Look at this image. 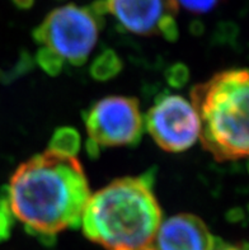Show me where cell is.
I'll use <instances>...</instances> for the list:
<instances>
[{"label": "cell", "mask_w": 249, "mask_h": 250, "mask_svg": "<svg viewBox=\"0 0 249 250\" xmlns=\"http://www.w3.org/2000/svg\"><path fill=\"white\" fill-rule=\"evenodd\" d=\"M5 193L14 219L45 240L80 226L91 194L79 160L50 149L19 165Z\"/></svg>", "instance_id": "6da1fadb"}, {"label": "cell", "mask_w": 249, "mask_h": 250, "mask_svg": "<svg viewBox=\"0 0 249 250\" xmlns=\"http://www.w3.org/2000/svg\"><path fill=\"white\" fill-rule=\"evenodd\" d=\"M153 182L149 171L116 179L91 194L80 220L85 236L106 250L150 247L163 219Z\"/></svg>", "instance_id": "7a4b0ae2"}, {"label": "cell", "mask_w": 249, "mask_h": 250, "mask_svg": "<svg viewBox=\"0 0 249 250\" xmlns=\"http://www.w3.org/2000/svg\"><path fill=\"white\" fill-rule=\"evenodd\" d=\"M248 94L246 69L220 71L191 90L199 139L218 162L239 160L248 154Z\"/></svg>", "instance_id": "3957f363"}, {"label": "cell", "mask_w": 249, "mask_h": 250, "mask_svg": "<svg viewBox=\"0 0 249 250\" xmlns=\"http://www.w3.org/2000/svg\"><path fill=\"white\" fill-rule=\"evenodd\" d=\"M99 19L89 8L68 4L48 13L33 31V38L63 62L79 66L97 44Z\"/></svg>", "instance_id": "277c9868"}, {"label": "cell", "mask_w": 249, "mask_h": 250, "mask_svg": "<svg viewBox=\"0 0 249 250\" xmlns=\"http://www.w3.org/2000/svg\"><path fill=\"white\" fill-rule=\"evenodd\" d=\"M84 121L89 136L87 147L94 154L102 146L135 145L144 127L139 102L122 95L95 102L85 113Z\"/></svg>", "instance_id": "5b68a950"}, {"label": "cell", "mask_w": 249, "mask_h": 250, "mask_svg": "<svg viewBox=\"0 0 249 250\" xmlns=\"http://www.w3.org/2000/svg\"><path fill=\"white\" fill-rule=\"evenodd\" d=\"M145 126L157 145L168 152L186 151L200 135L192 103L177 94H164L157 99L146 113Z\"/></svg>", "instance_id": "8992f818"}, {"label": "cell", "mask_w": 249, "mask_h": 250, "mask_svg": "<svg viewBox=\"0 0 249 250\" xmlns=\"http://www.w3.org/2000/svg\"><path fill=\"white\" fill-rule=\"evenodd\" d=\"M107 13L121 27L135 35L163 36L167 41L178 38L174 16L178 12L176 0H104Z\"/></svg>", "instance_id": "52a82bcc"}, {"label": "cell", "mask_w": 249, "mask_h": 250, "mask_svg": "<svg viewBox=\"0 0 249 250\" xmlns=\"http://www.w3.org/2000/svg\"><path fill=\"white\" fill-rule=\"evenodd\" d=\"M216 239L205 222L192 213H180L161 221L155 250H212Z\"/></svg>", "instance_id": "ba28073f"}, {"label": "cell", "mask_w": 249, "mask_h": 250, "mask_svg": "<svg viewBox=\"0 0 249 250\" xmlns=\"http://www.w3.org/2000/svg\"><path fill=\"white\" fill-rule=\"evenodd\" d=\"M122 70V61L112 50H106L95 57L91 65V75L95 80L106 82L117 75Z\"/></svg>", "instance_id": "9c48e42d"}, {"label": "cell", "mask_w": 249, "mask_h": 250, "mask_svg": "<svg viewBox=\"0 0 249 250\" xmlns=\"http://www.w3.org/2000/svg\"><path fill=\"white\" fill-rule=\"evenodd\" d=\"M80 149V136L71 127H61L54 132L50 141V150L69 156H75Z\"/></svg>", "instance_id": "30bf717a"}, {"label": "cell", "mask_w": 249, "mask_h": 250, "mask_svg": "<svg viewBox=\"0 0 249 250\" xmlns=\"http://www.w3.org/2000/svg\"><path fill=\"white\" fill-rule=\"evenodd\" d=\"M36 60H37L38 65L50 75H57L61 73V70L64 67V62L54 55L51 51L46 50V48L41 47L40 51L36 55Z\"/></svg>", "instance_id": "8fae6325"}, {"label": "cell", "mask_w": 249, "mask_h": 250, "mask_svg": "<svg viewBox=\"0 0 249 250\" xmlns=\"http://www.w3.org/2000/svg\"><path fill=\"white\" fill-rule=\"evenodd\" d=\"M13 220H14V216L10 211L8 197L5 192H3L0 194V243L9 238Z\"/></svg>", "instance_id": "7c38bea8"}, {"label": "cell", "mask_w": 249, "mask_h": 250, "mask_svg": "<svg viewBox=\"0 0 249 250\" xmlns=\"http://www.w3.org/2000/svg\"><path fill=\"white\" fill-rule=\"evenodd\" d=\"M178 5L196 14L211 12L215 6L220 3V0H176Z\"/></svg>", "instance_id": "4fadbf2b"}, {"label": "cell", "mask_w": 249, "mask_h": 250, "mask_svg": "<svg viewBox=\"0 0 249 250\" xmlns=\"http://www.w3.org/2000/svg\"><path fill=\"white\" fill-rule=\"evenodd\" d=\"M188 69L182 63H176L167 71L168 83L174 88H181L184 85L188 80Z\"/></svg>", "instance_id": "5bb4252c"}, {"label": "cell", "mask_w": 249, "mask_h": 250, "mask_svg": "<svg viewBox=\"0 0 249 250\" xmlns=\"http://www.w3.org/2000/svg\"><path fill=\"white\" fill-rule=\"evenodd\" d=\"M212 250H248L246 244H227L220 239H216Z\"/></svg>", "instance_id": "9a60e30c"}, {"label": "cell", "mask_w": 249, "mask_h": 250, "mask_svg": "<svg viewBox=\"0 0 249 250\" xmlns=\"http://www.w3.org/2000/svg\"><path fill=\"white\" fill-rule=\"evenodd\" d=\"M12 1L19 9H29L35 3V0H12Z\"/></svg>", "instance_id": "2e32d148"}, {"label": "cell", "mask_w": 249, "mask_h": 250, "mask_svg": "<svg viewBox=\"0 0 249 250\" xmlns=\"http://www.w3.org/2000/svg\"><path fill=\"white\" fill-rule=\"evenodd\" d=\"M141 250H155V249L152 247H148V248H145V249H141Z\"/></svg>", "instance_id": "e0dca14e"}]
</instances>
